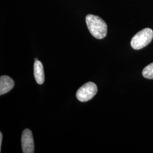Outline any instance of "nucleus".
I'll use <instances>...</instances> for the list:
<instances>
[{
  "mask_svg": "<svg viewBox=\"0 0 153 153\" xmlns=\"http://www.w3.org/2000/svg\"><path fill=\"white\" fill-rule=\"evenodd\" d=\"M38 60V59H35V61H36Z\"/></svg>",
  "mask_w": 153,
  "mask_h": 153,
  "instance_id": "1a4fd4ad",
  "label": "nucleus"
},
{
  "mask_svg": "<svg viewBox=\"0 0 153 153\" xmlns=\"http://www.w3.org/2000/svg\"><path fill=\"white\" fill-rule=\"evenodd\" d=\"M86 22L88 29L95 38L102 39L107 33V25L101 18L92 14L86 17Z\"/></svg>",
  "mask_w": 153,
  "mask_h": 153,
  "instance_id": "f257e3e1",
  "label": "nucleus"
},
{
  "mask_svg": "<svg viewBox=\"0 0 153 153\" xmlns=\"http://www.w3.org/2000/svg\"><path fill=\"white\" fill-rule=\"evenodd\" d=\"M14 86L13 79L7 76L0 77V95H2L9 92Z\"/></svg>",
  "mask_w": 153,
  "mask_h": 153,
  "instance_id": "39448f33",
  "label": "nucleus"
},
{
  "mask_svg": "<svg viewBox=\"0 0 153 153\" xmlns=\"http://www.w3.org/2000/svg\"><path fill=\"white\" fill-rule=\"evenodd\" d=\"M33 73L37 83L39 85H42L45 79L44 68L42 63L39 60L35 61L33 65Z\"/></svg>",
  "mask_w": 153,
  "mask_h": 153,
  "instance_id": "423d86ee",
  "label": "nucleus"
},
{
  "mask_svg": "<svg viewBox=\"0 0 153 153\" xmlns=\"http://www.w3.org/2000/svg\"><path fill=\"white\" fill-rule=\"evenodd\" d=\"M21 143L23 153H34V141L33 133L30 129H26L22 132Z\"/></svg>",
  "mask_w": 153,
  "mask_h": 153,
  "instance_id": "20e7f679",
  "label": "nucleus"
},
{
  "mask_svg": "<svg viewBox=\"0 0 153 153\" xmlns=\"http://www.w3.org/2000/svg\"><path fill=\"white\" fill-rule=\"evenodd\" d=\"M142 76L147 79H153V62L143 69Z\"/></svg>",
  "mask_w": 153,
  "mask_h": 153,
  "instance_id": "0eeeda50",
  "label": "nucleus"
},
{
  "mask_svg": "<svg viewBox=\"0 0 153 153\" xmlns=\"http://www.w3.org/2000/svg\"><path fill=\"white\" fill-rule=\"evenodd\" d=\"M97 92L98 88L94 83L87 82L76 91V98L81 102H88L93 99Z\"/></svg>",
  "mask_w": 153,
  "mask_h": 153,
  "instance_id": "7ed1b4c3",
  "label": "nucleus"
},
{
  "mask_svg": "<svg viewBox=\"0 0 153 153\" xmlns=\"http://www.w3.org/2000/svg\"><path fill=\"white\" fill-rule=\"evenodd\" d=\"M153 39V31L149 28H146L137 33L131 39V47L138 50L145 47Z\"/></svg>",
  "mask_w": 153,
  "mask_h": 153,
  "instance_id": "f03ea898",
  "label": "nucleus"
},
{
  "mask_svg": "<svg viewBox=\"0 0 153 153\" xmlns=\"http://www.w3.org/2000/svg\"><path fill=\"white\" fill-rule=\"evenodd\" d=\"M2 133L0 132V152L1 151V147H2Z\"/></svg>",
  "mask_w": 153,
  "mask_h": 153,
  "instance_id": "6e6552de",
  "label": "nucleus"
}]
</instances>
